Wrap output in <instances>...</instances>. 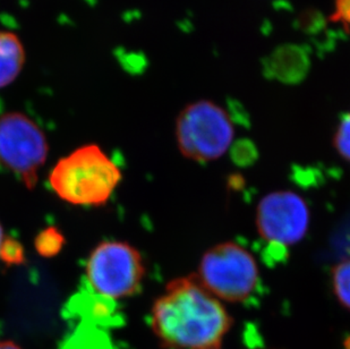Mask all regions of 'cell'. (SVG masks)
I'll list each match as a JSON object with an SVG mask.
<instances>
[{"instance_id": "cell-1", "label": "cell", "mask_w": 350, "mask_h": 349, "mask_svg": "<svg viewBox=\"0 0 350 349\" xmlns=\"http://www.w3.org/2000/svg\"><path fill=\"white\" fill-rule=\"evenodd\" d=\"M232 322L195 274L172 280L151 312L153 333L169 349H220Z\"/></svg>"}, {"instance_id": "cell-2", "label": "cell", "mask_w": 350, "mask_h": 349, "mask_svg": "<svg viewBox=\"0 0 350 349\" xmlns=\"http://www.w3.org/2000/svg\"><path fill=\"white\" fill-rule=\"evenodd\" d=\"M120 179L116 164L94 144L60 159L49 176L51 188L63 201L88 207L106 205Z\"/></svg>"}, {"instance_id": "cell-3", "label": "cell", "mask_w": 350, "mask_h": 349, "mask_svg": "<svg viewBox=\"0 0 350 349\" xmlns=\"http://www.w3.org/2000/svg\"><path fill=\"white\" fill-rule=\"evenodd\" d=\"M175 135L179 151L185 158L210 162L228 151L234 129L225 109L210 100H198L179 112Z\"/></svg>"}, {"instance_id": "cell-4", "label": "cell", "mask_w": 350, "mask_h": 349, "mask_svg": "<svg viewBox=\"0 0 350 349\" xmlns=\"http://www.w3.org/2000/svg\"><path fill=\"white\" fill-rule=\"evenodd\" d=\"M195 277L219 300L241 303L258 286L260 271L250 250L234 242H225L202 255Z\"/></svg>"}, {"instance_id": "cell-5", "label": "cell", "mask_w": 350, "mask_h": 349, "mask_svg": "<svg viewBox=\"0 0 350 349\" xmlns=\"http://www.w3.org/2000/svg\"><path fill=\"white\" fill-rule=\"evenodd\" d=\"M146 276L142 255L122 242H105L94 248L86 264V277L96 293L110 298L133 296Z\"/></svg>"}, {"instance_id": "cell-6", "label": "cell", "mask_w": 350, "mask_h": 349, "mask_svg": "<svg viewBox=\"0 0 350 349\" xmlns=\"http://www.w3.org/2000/svg\"><path fill=\"white\" fill-rule=\"evenodd\" d=\"M48 148L46 136L29 117L21 112L0 116V164L18 176L29 190L37 185Z\"/></svg>"}, {"instance_id": "cell-7", "label": "cell", "mask_w": 350, "mask_h": 349, "mask_svg": "<svg viewBox=\"0 0 350 349\" xmlns=\"http://www.w3.org/2000/svg\"><path fill=\"white\" fill-rule=\"evenodd\" d=\"M311 212L304 198L293 191H275L258 202L255 224L265 241L291 246L308 234Z\"/></svg>"}, {"instance_id": "cell-8", "label": "cell", "mask_w": 350, "mask_h": 349, "mask_svg": "<svg viewBox=\"0 0 350 349\" xmlns=\"http://www.w3.org/2000/svg\"><path fill=\"white\" fill-rule=\"evenodd\" d=\"M310 70L311 57L308 50L294 43L277 47L262 60L263 75L289 86L303 82Z\"/></svg>"}, {"instance_id": "cell-9", "label": "cell", "mask_w": 350, "mask_h": 349, "mask_svg": "<svg viewBox=\"0 0 350 349\" xmlns=\"http://www.w3.org/2000/svg\"><path fill=\"white\" fill-rule=\"evenodd\" d=\"M25 53L14 34L0 32V89L10 86L23 68Z\"/></svg>"}, {"instance_id": "cell-10", "label": "cell", "mask_w": 350, "mask_h": 349, "mask_svg": "<svg viewBox=\"0 0 350 349\" xmlns=\"http://www.w3.org/2000/svg\"><path fill=\"white\" fill-rule=\"evenodd\" d=\"M331 281L338 302L350 311V257H345L332 268Z\"/></svg>"}, {"instance_id": "cell-11", "label": "cell", "mask_w": 350, "mask_h": 349, "mask_svg": "<svg viewBox=\"0 0 350 349\" xmlns=\"http://www.w3.org/2000/svg\"><path fill=\"white\" fill-rule=\"evenodd\" d=\"M334 148L341 158L350 162V112L341 117L334 132Z\"/></svg>"}, {"instance_id": "cell-12", "label": "cell", "mask_w": 350, "mask_h": 349, "mask_svg": "<svg viewBox=\"0 0 350 349\" xmlns=\"http://www.w3.org/2000/svg\"><path fill=\"white\" fill-rule=\"evenodd\" d=\"M37 245L38 250L42 255H51L59 250L60 245H62V236L57 234L56 231H46L38 237Z\"/></svg>"}, {"instance_id": "cell-13", "label": "cell", "mask_w": 350, "mask_h": 349, "mask_svg": "<svg viewBox=\"0 0 350 349\" xmlns=\"http://www.w3.org/2000/svg\"><path fill=\"white\" fill-rule=\"evenodd\" d=\"M330 22L340 23L346 30L350 27V0H334V14Z\"/></svg>"}, {"instance_id": "cell-14", "label": "cell", "mask_w": 350, "mask_h": 349, "mask_svg": "<svg viewBox=\"0 0 350 349\" xmlns=\"http://www.w3.org/2000/svg\"><path fill=\"white\" fill-rule=\"evenodd\" d=\"M0 257L10 263H17L23 260V250L16 242L13 240H3L1 250H0Z\"/></svg>"}, {"instance_id": "cell-15", "label": "cell", "mask_w": 350, "mask_h": 349, "mask_svg": "<svg viewBox=\"0 0 350 349\" xmlns=\"http://www.w3.org/2000/svg\"><path fill=\"white\" fill-rule=\"evenodd\" d=\"M0 349H22L13 341H0Z\"/></svg>"}, {"instance_id": "cell-16", "label": "cell", "mask_w": 350, "mask_h": 349, "mask_svg": "<svg viewBox=\"0 0 350 349\" xmlns=\"http://www.w3.org/2000/svg\"><path fill=\"white\" fill-rule=\"evenodd\" d=\"M3 243V227H1V224H0V250H1V245Z\"/></svg>"}]
</instances>
